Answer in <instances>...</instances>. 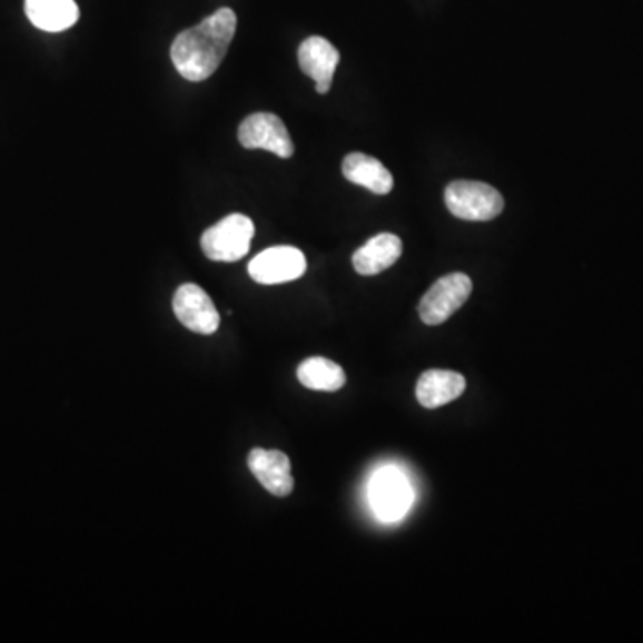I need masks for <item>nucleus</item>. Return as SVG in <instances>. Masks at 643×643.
<instances>
[{
  "instance_id": "obj_13",
  "label": "nucleus",
  "mask_w": 643,
  "mask_h": 643,
  "mask_svg": "<svg viewBox=\"0 0 643 643\" xmlns=\"http://www.w3.org/2000/svg\"><path fill=\"white\" fill-rule=\"evenodd\" d=\"M342 172L347 181L363 186L377 196H386L394 188V177L390 170L380 164L379 159L362 155V152L345 156Z\"/></svg>"
},
{
  "instance_id": "obj_4",
  "label": "nucleus",
  "mask_w": 643,
  "mask_h": 643,
  "mask_svg": "<svg viewBox=\"0 0 643 643\" xmlns=\"http://www.w3.org/2000/svg\"><path fill=\"white\" fill-rule=\"evenodd\" d=\"M472 288L474 285L467 274L454 273L439 277L418 304L422 322L426 326L444 324L467 303Z\"/></svg>"
},
{
  "instance_id": "obj_5",
  "label": "nucleus",
  "mask_w": 643,
  "mask_h": 643,
  "mask_svg": "<svg viewBox=\"0 0 643 643\" xmlns=\"http://www.w3.org/2000/svg\"><path fill=\"white\" fill-rule=\"evenodd\" d=\"M412 501V486L397 468H380L372 477L370 503L380 521H399L408 512Z\"/></svg>"
},
{
  "instance_id": "obj_14",
  "label": "nucleus",
  "mask_w": 643,
  "mask_h": 643,
  "mask_svg": "<svg viewBox=\"0 0 643 643\" xmlns=\"http://www.w3.org/2000/svg\"><path fill=\"white\" fill-rule=\"evenodd\" d=\"M26 14L34 28L61 32L79 20V8L73 0H26Z\"/></svg>"
},
{
  "instance_id": "obj_10",
  "label": "nucleus",
  "mask_w": 643,
  "mask_h": 643,
  "mask_svg": "<svg viewBox=\"0 0 643 643\" xmlns=\"http://www.w3.org/2000/svg\"><path fill=\"white\" fill-rule=\"evenodd\" d=\"M247 463L254 477L261 483L268 494L288 497L294 492L290 458L281 451L253 448Z\"/></svg>"
},
{
  "instance_id": "obj_3",
  "label": "nucleus",
  "mask_w": 643,
  "mask_h": 643,
  "mask_svg": "<svg viewBox=\"0 0 643 643\" xmlns=\"http://www.w3.org/2000/svg\"><path fill=\"white\" fill-rule=\"evenodd\" d=\"M253 238V220L245 215L233 214L206 229L200 238V247L211 261L233 264L247 256Z\"/></svg>"
},
{
  "instance_id": "obj_2",
  "label": "nucleus",
  "mask_w": 643,
  "mask_h": 643,
  "mask_svg": "<svg viewBox=\"0 0 643 643\" xmlns=\"http://www.w3.org/2000/svg\"><path fill=\"white\" fill-rule=\"evenodd\" d=\"M445 205L454 217L488 222L503 214L504 199L494 186L479 181H454L445 188Z\"/></svg>"
},
{
  "instance_id": "obj_6",
  "label": "nucleus",
  "mask_w": 643,
  "mask_h": 643,
  "mask_svg": "<svg viewBox=\"0 0 643 643\" xmlns=\"http://www.w3.org/2000/svg\"><path fill=\"white\" fill-rule=\"evenodd\" d=\"M238 140L245 149H264L285 159L294 156L290 132L277 115H249L238 127Z\"/></svg>"
},
{
  "instance_id": "obj_12",
  "label": "nucleus",
  "mask_w": 643,
  "mask_h": 643,
  "mask_svg": "<svg viewBox=\"0 0 643 643\" xmlns=\"http://www.w3.org/2000/svg\"><path fill=\"white\" fill-rule=\"evenodd\" d=\"M467 388V380L453 370H427L417 383L418 403L427 409L442 408L445 404L459 399Z\"/></svg>"
},
{
  "instance_id": "obj_9",
  "label": "nucleus",
  "mask_w": 643,
  "mask_h": 643,
  "mask_svg": "<svg viewBox=\"0 0 643 643\" xmlns=\"http://www.w3.org/2000/svg\"><path fill=\"white\" fill-rule=\"evenodd\" d=\"M297 56L300 70L317 82L318 93L326 96L332 90L333 76L340 63V52L326 38L309 37L300 43Z\"/></svg>"
},
{
  "instance_id": "obj_8",
  "label": "nucleus",
  "mask_w": 643,
  "mask_h": 643,
  "mask_svg": "<svg viewBox=\"0 0 643 643\" xmlns=\"http://www.w3.org/2000/svg\"><path fill=\"white\" fill-rule=\"evenodd\" d=\"M174 313L186 329L197 335H214L220 326V313L215 308L214 300L200 286L191 283L177 288Z\"/></svg>"
},
{
  "instance_id": "obj_15",
  "label": "nucleus",
  "mask_w": 643,
  "mask_h": 643,
  "mask_svg": "<svg viewBox=\"0 0 643 643\" xmlns=\"http://www.w3.org/2000/svg\"><path fill=\"white\" fill-rule=\"evenodd\" d=\"M300 385L309 390L338 392L345 386L344 368L327 358L304 359L297 368Z\"/></svg>"
},
{
  "instance_id": "obj_11",
  "label": "nucleus",
  "mask_w": 643,
  "mask_h": 643,
  "mask_svg": "<svg viewBox=\"0 0 643 643\" xmlns=\"http://www.w3.org/2000/svg\"><path fill=\"white\" fill-rule=\"evenodd\" d=\"M403 256V241L392 233H380L359 247L353 256V267L359 276H377L394 267Z\"/></svg>"
},
{
  "instance_id": "obj_1",
  "label": "nucleus",
  "mask_w": 643,
  "mask_h": 643,
  "mask_svg": "<svg viewBox=\"0 0 643 643\" xmlns=\"http://www.w3.org/2000/svg\"><path fill=\"white\" fill-rule=\"evenodd\" d=\"M236 23L235 11L220 8L196 28L179 32L170 49L177 72L191 82L211 78L231 46Z\"/></svg>"
},
{
  "instance_id": "obj_7",
  "label": "nucleus",
  "mask_w": 643,
  "mask_h": 643,
  "mask_svg": "<svg viewBox=\"0 0 643 643\" xmlns=\"http://www.w3.org/2000/svg\"><path fill=\"white\" fill-rule=\"evenodd\" d=\"M306 268V256L299 249L281 245L258 254L249 264V274L259 285H281L303 277Z\"/></svg>"
}]
</instances>
